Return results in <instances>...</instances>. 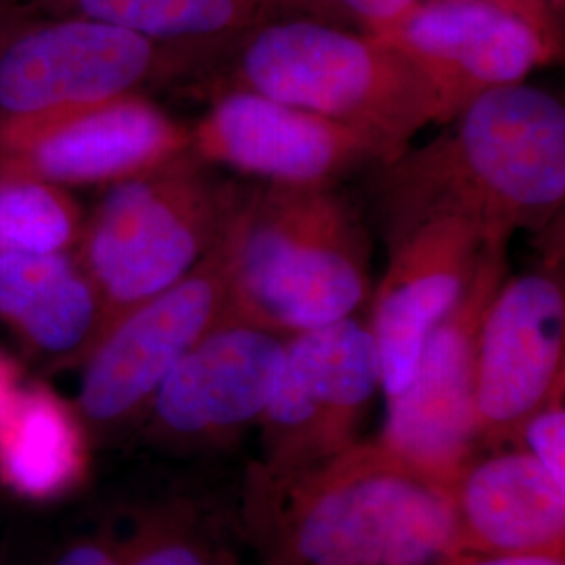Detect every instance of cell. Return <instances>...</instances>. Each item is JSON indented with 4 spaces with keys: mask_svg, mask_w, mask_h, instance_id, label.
Here are the masks:
<instances>
[{
    "mask_svg": "<svg viewBox=\"0 0 565 565\" xmlns=\"http://www.w3.org/2000/svg\"><path fill=\"white\" fill-rule=\"evenodd\" d=\"M520 438H524L525 450L559 484L565 486V411L562 396L553 398L536 415H532Z\"/></svg>",
    "mask_w": 565,
    "mask_h": 565,
    "instance_id": "obj_22",
    "label": "cell"
},
{
    "mask_svg": "<svg viewBox=\"0 0 565 565\" xmlns=\"http://www.w3.org/2000/svg\"><path fill=\"white\" fill-rule=\"evenodd\" d=\"M263 565H282V564H281V562H279V559H275V557H266V559H264Z\"/></svg>",
    "mask_w": 565,
    "mask_h": 565,
    "instance_id": "obj_28",
    "label": "cell"
},
{
    "mask_svg": "<svg viewBox=\"0 0 565 565\" xmlns=\"http://www.w3.org/2000/svg\"><path fill=\"white\" fill-rule=\"evenodd\" d=\"M239 207L242 202L202 263L121 319L82 361L81 387L72 404L90 448L137 429L172 369L223 324Z\"/></svg>",
    "mask_w": 565,
    "mask_h": 565,
    "instance_id": "obj_7",
    "label": "cell"
},
{
    "mask_svg": "<svg viewBox=\"0 0 565 565\" xmlns=\"http://www.w3.org/2000/svg\"><path fill=\"white\" fill-rule=\"evenodd\" d=\"M564 285L543 273L507 279L478 338L473 406L478 443L518 440L564 387Z\"/></svg>",
    "mask_w": 565,
    "mask_h": 565,
    "instance_id": "obj_15",
    "label": "cell"
},
{
    "mask_svg": "<svg viewBox=\"0 0 565 565\" xmlns=\"http://www.w3.org/2000/svg\"><path fill=\"white\" fill-rule=\"evenodd\" d=\"M431 565H565L564 555H527V553H469L448 551Z\"/></svg>",
    "mask_w": 565,
    "mask_h": 565,
    "instance_id": "obj_24",
    "label": "cell"
},
{
    "mask_svg": "<svg viewBox=\"0 0 565 565\" xmlns=\"http://www.w3.org/2000/svg\"><path fill=\"white\" fill-rule=\"evenodd\" d=\"M285 340L254 327L221 324L166 377L141 425L142 440L168 455L231 445L263 419L281 373Z\"/></svg>",
    "mask_w": 565,
    "mask_h": 565,
    "instance_id": "obj_12",
    "label": "cell"
},
{
    "mask_svg": "<svg viewBox=\"0 0 565 565\" xmlns=\"http://www.w3.org/2000/svg\"><path fill=\"white\" fill-rule=\"evenodd\" d=\"M422 0H324L331 21L356 25L359 32L377 36L408 13Z\"/></svg>",
    "mask_w": 565,
    "mask_h": 565,
    "instance_id": "obj_23",
    "label": "cell"
},
{
    "mask_svg": "<svg viewBox=\"0 0 565 565\" xmlns=\"http://www.w3.org/2000/svg\"><path fill=\"white\" fill-rule=\"evenodd\" d=\"M81 205L57 184L0 181V254H55L81 239Z\"/></svg>",
    "mask_w": 565,
    "mask_h": 565,
    "instance_id": "obj_21",
    "label": "cell"
},
{
    "mask_svg": "<svg viewBox=\"0 0 565 565\" xmlns=\"http://www.w3.org/2000/svg\"><path fill=\"white\" fill-rule=\"evenodd\" d=\"M488 242L484 228L467 218L436 216L387 243L390 266L369 327L387 401L411 384L425 340L461 300Z\"/></svg>",
    "mask_w": 565,
    "mask_h": 565,
    "instance_id": "obj_16",
    "label": "cell"
},
{
    "mask_svg": "<svg viewBox=\"0 0 565 565\" xmlns=\"http://www.w3.org/2000/svg\"><path fill=\"white\" fill-rule=\"evenodd\" d=\"M369 291L363 224L331 186L243 193L223 324L289 340L350 319Z\"/></svg>",
    "mask_w": 565,
    "mask_h": 565,
    "instance_id": "obj_3",
    "label": "cell"
},
{
    "mask_svg": "<svg viewBox=\"0 0 565 565\" xmlns=\"http://www.w3.org/2000/svg\"><path fill=\"white\" fill-rule=\"evenodd\" d=\"M23 11L107 21L151 41L214 55L273 21H331L324 0H25Z\"/></svg>",
    "mask_w": 565,
    "mask_h": 565,
    "instance_id": "obj_18",
    "label": "cell"
},
{
    "mask_svg": "<svg viewBox=\"0 0 565 565\" xmlns=\"http://www.w3.org/2000/svg\"><path fill=\"white\" fill-rule=\"evenodd\" d=\"M25 0H0V41L9 28L20 20Z\"/></svg>",
    "mask_w": 565,
    "mask_h": 565,
    "instance_id": "obj_26",
    "label": "cell"
},
{
    "mask_svg": "<svg viewBox=\"0 0 565 565\" xmlns=\"http://www.w3.org/2000/svg\"><path fill=\"white\" fill-rule=\"evenodd\" d=\"M380 387L377 345L361 321L350 317L285 340L281 373L260 419L263 463L252 478H282L356 445Z\"/></svg>",
    "mask_w": 565,
    "mask_h": 565,
    "instance_id": "obj_9",
    "label": "cell"
},
{
    "mask_svg": "<svg viewBox=\"0 0 565 565\" xmlns=\"http://www.w3.org/2000/svg\"><path fill=\"white\" fill-rule=\"evenodd\" d=\"M450 551L565 557V486L525 448L473 457L450 484Z\"/></svg>",
    "mask_w": 565,
    "mask_h": 565,
    "instance_id": "obj_17",
    "label": "cell"
},
{
    "mask_svg": "<svg viewBox=\"0 0 565 565\" xmlns=\"http://www.w3.org/2000/svg\"><path fill=\"white\" fill-rule=\"evenodd\" d=\"M86 482L51 503L15 501L0 565H223L189 494L93 492Z\"/></svg>",
    "mask_w": 565,
    "mask_h": 565,
    "instance_id": "obj_8",
    "label": "cell"
},
{
    "mask_svg": "<svg viewBox=\"0 0 565 565\" xmlns=\"http://www.w3.org/2000/svg\"><path fill=\"white\" fill-rule=\"evenodd\" d=\"M191 132L145 95L0 130V181L116 184L189 151Z\"/></svg>",
    "mask_w": 565,
    "mask_h": 565,
    "instance_id": "obj_13",
    "label": "cell"
},
{
    "mask_svg": "<svg viewBox=\"0 0 565 565\" xmlns=\"http://www.w3.org/2000/svg\"><path fill=\"white\" fill-rule=\"evenodd\" d=\"M0 319L36 350L78 364L97 329L99 300L67 252L0 254Z\"/></svg>",
    "mask_w": 565,
    "mask_h": 565,
    "instance_id": "obj_20",
    "label": "cell"
},
{
    "mask_svg": "<svg viewBox=\"0 0 565 565\" xmlns=\"http://www.w3.org/2000/svg\"><path fill=\"white\" fill-rule=\"evenodd\" d=\"M90 443L74 404L20 385L0 415V486L18 503H51L88 480Z\"/></svg>",
    "mask_w": 565,
    "mask_h": 565,
    "instance_id": "obj_19",
    "label": "cell"
},
{
    "mask_svg": "<svg viewBox=\"0 0 565 565\" xmlns=\"http://www.w3.org/2000/svg\"><path fill=\"white\" fill-rule=\"evenodd\" d=\"M15 509V501L7 494V490L0 486V557H2V548H4V539H7V530L11 524V515Z\"/></svg>",
    "mask_w": 565,
    "mask_h": 565,
    "instance_id": "obj_27",
    "label": "cell"
},
{
    "mask_svg": "<svg viewBox=\"0 0 565 565\" xmlns=\"http://www.w3.org/2000/svg\"><path fill=\"white\" fill-rule=\"evenodd\" d=\"M507 239L486 243L461 300L425 340L411 384L387 401L377 438L403 463L448 488L478 445L476 352L486 312L507 281Z\"/></svg>",
    "mask_w": 565,
    "mask_h": 565,
    "instance_id": "obj_10",
    "label": "cell"
},
{
    "mask_svg": "<svg viewBox=\"0 0 565 565\" xmlns=\"http://www.w3.org/2000/svg\"><path fill=\"white\" fill-rule=\"evenodd\" d=\"M375 39L424 78L438 124L492 88L524 82L555 55V39L532 0H422Z\"/></svg>",
    "mask_w": 565,
    "mask_h": 565,
    "instance_id": "obj_11",
    "label": "cell"
},
{
    "mask_svg": "<svg viewBox=\"0 0 565 565\" xmlns=\"http://www.w3.org/2000/svg\"><path fill=\"white\" fill-rule=\"evenodd\" d=\"M249 520L282 565H431L452 545L450 488L377 438L249 482Z\"/></svg>",
    "mask_w": 565,
    "mask_h": 565,
    "instance_id": "obj_2",
    "label": "cell"
},
{
    "mask_svg": "<svg viewBox=\"0 0 565 565\" xmlns=\"http://www.w3.org/2000/svg\"><path fill=\"white\" fill-rule=\"evenodd\" d=\"M242 195L191 151L107 189L82 224L74 254L99 300L97 329L81 363L121 319L202 263Z\"/></svg>",
    "mask_w": 565,
    "mask_h": 565,
    "instance_id": "obj_5",
    "label": "cell"
},
{
    "mask_svg": "<svg viewBox=\"0 0 565 565\" xmlns=\"http://www.w3.org/2000/svg\"><path fill=\"white\" fill-rule=\"evenodd\" d=\"M20 385V375H18L15 364L9 363L0 354V415L4 413V408L11 403V398L15 396Z\"/></svg>",
    "mask_w": 565,
    "mask_h": 565,
    "instance_id": "obj_25",
    "label": "cell"
},
{
    "mask_svg": "<svg viewBox=\"0 0 565 565\" xmlns=\"http://www.w3.org/2000/svg\"><path fill=\"white\" fill-rule=\"evenodd\" d=\"M235 42L239 46L228 88L252 90L363 130L380 142L385 163L403 156L427 124H438L424 78L375 36L331 21L289 18Z\"/></svg>",
    "mask_w": 565,
    "mask_h": 565,
    "instance_id": "obj_4",
    "label": "cell"
},
{
    "mask_svg": "<svg viewBox=\"0 0 565 565\" xmlns=\"http://www.w3.org/2000/svg\"><path fill=\"white\" fill-rule=\"evenodd\" d=\"M189 151L268 184L331 186L384 149L363 130L252 90L226 88L189 128Z\"/></svg>",
    "mask_w": 565,
    "mask_h": 565,
    "instance_id": "obj_14",
    "label": "cell"
},
{
    "mask_svg": "<svg viewBox=\"0 0 565 565\" xmlns=\"http://www.w3.org/2000/svg\"><path fill=\"white\" fill-rule=\"evenodd\" d=\"M212 57L107 21L23 11L0 41V130L141 95Z\"/></svg>",
    "mask_w": 565,
    "mask_h": 565,
    "instance_id": "obj_6",
    "label": "cell"
},
{
    "mask_svg": "<svg viewBox=\"0 0 565 565\" xmlns=\"http://www.w3.org/2000/svg\"><path fill=\"white\" fill-rule=\"evenodd\" d=\"M443 137L385 163L387 243L415 224L459 216L490 239L541 231L564 207L565 107L524 82L469 103Z\"/></svg>",
    "mask_w": 565,
    "mask_h": 565,
    "instance_id": "obj_1",
    "label": "cell"
}]
</instances>
